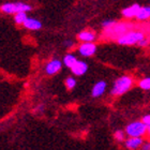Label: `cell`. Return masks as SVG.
Returning <instances> with one entry per match:
<instances>
[{
  "label": "cell",
  "mask_w": 150,
  "mask_h": 150,
  "mask_svg": "<svg viewBox=\"0 0 150 150\" xmlns=\"http://www.w3.org/2000/svg\"><path fill=\"white\" fill-rule=\"evenodd\" d=\"M142 149H144V150H150V142L148 143V144H143V146H142Z\"/></svg>",
  "instance_id": "d4e9b609"
},
{
  "label": "cell",
  "mask_w": 150,
  "mask_h": 150,
  "mask_svg": "<svg viewBox=\"0 0 150 150\" xmlns=\"http://www.w3.org/2000/svg\"><path fill=\"white\" fill-rule=\"evenodd\" d=\"M137 45H138V46H141V47L148 46V45H149V40H148V39H146V38H143V39H142V40L137 43Z\"/></svg>",
  "instance_id": "7402d4cb"
},
{
  "label": "cell",
  "mask_w": 150,
  "mask_h": 150,
  "mask_svg": "<svg viewBox=\"0 0 150 150\" xmlns=\"http://www.w3.org/2000/svg\"><path fill=\"white\" fill-rule=\"evenodd\" d=\"M141 9V6L137 4V3H134L132 6L125 8V9L122 10V16L125 17V18H132V17H136L138 11Z\"/></svg>",
  "instance_id": "ba28073f"
},
{
  "label": "cell",
  "mask_w": 150,
  "mask_h": 150,
  "mask_svg": "<svg viewBox=\"0 0 150 150\" xmlns=\"http://www.w3.org/2000/svg\"><path fill=\"white\" fill-rule=\"evenodd\" d=\"M142 121L144 122L145 125H150V115H146L143 117V119H142Z\"/></svg>",
  "instance_id": "603a6c76"
},
{
  "label": "cell",
  "mask_w": 150,
  "mask_h": 150,
  "mask_svg": "<svg viewBox=\"0 0 150 150\" xmlns=\"http://www.w3.org/2000/svg\"><path fill=\"white\" fill-rule=\"evenodd\" d=\"M145 38V33L143 31H138V30H129L122 35L120 38L117 39L120 45H134L137 44L139 41Z\"/></svg>",
  "instance_id": "7a4b0ae2"
},
{
  "label": "cell",
  "mask_w": 150,
  "mask_h": 150,
  "mask_svg": "<svg viewBox=\"0 0 150 150\" xmlns=\"http://www.w3.org/2000/svg\"><path fill=\"white\" fill-rule=\"evenodd\" d=\"M87 70H88L87 63L84 62V61H81V60H77V61L71 67V71H72L73 74L76 75V76L84 75L85 73L87 72Z\"/></svg>",
  "instance_id": "8992f818"
},
{
  "label": "cell",
  "mask_w": 150,
  "mask_h": 150,
  "mask_svg": "<svg viewBox=\"0 0 150 150\" xmlns=\"http://www.w3.org/2000/svg\"><path fill=\"white\" fill-rule=\"evenodd\" d=\"M97 52V45L92 42H84L78 48V53L84 57L93 56Z\"/></svg>",
  "instance_id": "5b68a950"
},
{
  "label": "cell",
  "mask_w": 150,
  "mask_h": 150,
  "mask_svg": "<svg viewBox=\"0 0 150 150\" xmlns=\"http://www.w3.org/2000/svg\"><path fill=\"white\" fill-rule=\"evenodd\" d=\"M61 66H62V62L58 59H53L50 60V62L47 63L46 67H45V71L48 75H53L56 74L60 69H61Z\"/></svg>",
  "instance_id": "52a82bcc"
},
{
  "label": "cell",
  "mask_w": 150,
  "mask_h": 150,
  "mask_svg": "<svg viewBox=\"0 0 150 150\" xmlns=\"http://www.w3.org/2000/svg\"><path fill=\"white\" fill-rule=\"evenodd\" d=\"M31 10V6L27 3L16 2V13L17 12H28Z\"/></svg>",
  "instance_id": "e0dca14e"
},
{
  "label": "cell",
  "mask_w": 150,
  "mask_h": 150,
  "mask_svg": "<svg viewBox=\"0 0 150 150\" xmlns=\"http://www.w3.org/2000/svg\"><path fill=\"white\" fill-rule=\"evenodd\" d=\"M78 39L83 42H93L96 39V33L91 30H85L78 35Z\"/></svg>",
  "instance_id": "4fadbf2b"
},
{
  "label": "cell",
  "mask_w": 150,
  "mask_h": 150,
  "mask_svg": "<svg viewBox=\"0 0 150 150\" xmlns=\"http://www.w3.org/2000/svg\"><path fill=\"white\" fill-rule=\"evenodd\" d=\"M116 22L115 21H112V19H105L103 23H102V27H103L104 29L105 28H110V27H112V25H115Z\"/></svg>",
  "instance_id": "44dd1931"
},
{
  "label": "cell",
  "mask_w": 150,
  "mask_h": 150,
  "mask_svg": "<svg viewBox=\"0 0 150 150\" xmlns=\"http://www.w3.org/2000/svg\"><path fill=\"white\" fill-rule=\"evenodd\" d=\"M115 139L118 142H123L125 141V132L123 131H117L115 133Z\"/></svg>",
  "instance_id": "ffe728a7"
},
{
  "label": "cell",
  "mask_w": 150,
  "mask_h": 150,
  "mask_svg": "<svg viewBox=\"0 0 150 150\" xmlns=\"http://www.w3.org/2000/svg\"><path fill=\"white\" fill-rule=\"evenodd\" d=\"M132 86H133V78L131 76H128V75H123V76H120L115 81L110 93L112 96H115V97L122 96L127 91L130 90Z\"/></svg>",
  "instance_id": "6da1fadb"
},
{
  "label": "cell",
  "mask_w": 150,
  "mask_h": 150,
  "mask_svg": "<svg viewBox=\"0 0 150 150\" xmlns=\"http://www.w3.org/2000/svg\"><path fill=\"white\" fill-rule=\"evenodd\" d=\"M147 134L148 136L150 137V125H148V129H147Z\"/></svg>",
  "instance_id": "484cf974"
},
{
  "label": "cell",
  "mask_w": 150,
  "mask_h": 150,
  "mask_svg": "<svg viewBox=\"0 0 150 150\" xmlns=\"http://www.w3.org/2000/svg\"><path fill=\"white\" fill-rule=\"evenodd\" d=\"M64 45H66L67 47H71L74 45V42H72L71 40H68V41H64Z\"/></svg>",
  "instance_id": "cb8c5ba5"
},
{
  "label": "cell",
  "mask_w": 150,
  "mask_h": 150,
  "mask_svg": "<svg viewBox=\"0 0 150 150\" xmlns=\"http://www.w3.org/2000/svg\"><path fill=\"white\" fill-rule=\"evenodd\" d=\"M138 86H139V88L143 89V90H150V77L143 78V79L138 83Z\"/></svg>",
  "instance_id": "ac0fdd59"
},
{
  "label": "cell",
  "mask_w": 150,
  "mask_h": 150,
  "mask_svg": "<svg viewBox=\"0 0 150 150\" xmlns=\"http://www.w3.org/2000/svg\"><path fill=\"white\" fill-rule=\"evenodd\" d=\"M106 87H107L106 81H98L97 84L93 86V88H92L91 96H92L93 98L100 97V96H102V94L105 92V90H106Z\"/></svg>",
  "instance_id": "30bf717a"
},
{
  "label": "cell",
  "mask_w": 150,
  "mask_h": 150,
  "mask_svg": "<svg viewBox=\"0 0 150 150\" xmlns=\"http://www.w3.org/2000/svg\"><path fill=\"white\" fill-rule=\"evenodd\" d=\"M76 61H77V59H76V57L74 55H67L63 58V64L66 67H68V68H71Z\"/></svg>",
  "instance_id": "2e32d148"
},
{
  "label": "cell",
  "mask_w": 150,
  "mask_h": 150,
  "mask_svg": "<svg viewBox=\"0 0 150 150\" xmlns=\"http://www.w3.org/2000/svg\"><path fill=\"white\" fill-rule=\"evenodd\" d=\"M66 86L68 89H73L76 86V79L73 77H68L66 79Z\"/></svg>",
  "instance_id": "d6986e66"
},
{
  "label": "cell",
  "mask_w": 150,
  "mask_h": 150,
  "mask_svg": "<svg viewBox=\"0 0 150 150\" xmlns=\"http://www.w3.org/2000/svg\"><path fill=\"white\" fill-rule=\"evenodd\" d=\"M1 10H2L4 13H8V14L16 13V3H12V2L4 3V4L1 6Z\"/></svg>",
  "instance_id": "5bb4252c"
},
{
  "label": "cell",
  "mask_w": 150,
  "mask_h": 150,
  "mask_svg": "<svg viewBox=\"0 0 150 150\" xmlns=\"http://www.w3.org/2000/svg\"><path fill=\"white\" fill-rule=\"evenodd\" d=\"M147 129L148 125L143 121H134L127 125L125 134L129 137H143L145 134H147Z\"/></svg>",
  "instance_id": "3957f363"
},
{
  "label": "cell",
  "mask_w": 150,
  "mask_h": 150,
  "mask_svg": "<svg viewBox=\"0 0 150 150\" xmlns=\"http://www.w3.org/2000/svg\"><path fill=\"white\" fill-rule=\"evenodd\" d=\"M131 25L128 23H116L115 25H112L110 28H105L104 35L110 39H118L122 35H125V32L129 31Z\"/></svg>",
  "instance_id": "277c9868"
},
{
  "label": "cell",
  "mask_w": 150,
  "mask_h": 150,
  "mask_svg": "<svg viewBox=\"0 0 150 150\" xmlns=\"http://www.w3.org/2000/svg\"><path fill=\"white\" fill-rule=\"evenodd\" d=\"M23 25L25 28L30 29V30H39L40 28H42V23L35 18H31V17H27Z\"/></svg>",
  "instance_id": "8fae6325"
},
{
  "label": "cell",
  "mask_w": 150,
  "mask_h": 150,
  "mask_svg": "<svg viewBox=\"0 0 150 150\" xmlns=\"http://www.w3.org/2000/svg\"><path fill=\"white\" fill-rule=\"evenodd\" d=\"M136 19H138V21L150 19V6H141V9H139L137 15H136Z\"/></svg>",
  "instance_id": "7c38bea8"
},
{
  "label": "cell",
  "mask_w": 150,
  "mask_h": 150,
  "mask_svg": "<svg viewBox=\"0 0 150 150\" xmlns=\"http://www.w3.org/2000/svg\"><path fill=\"white\" fill-rule=\"evenodd\" d=\"M27 14H26V12H17L15 13V17H14V21H15V23L17 24V25H23L24 23H25V21L27 19Z\"/></svg>",
  "instance_id": "9a60e30c"
},
{
  "label": "cell",
  "mask_w": 150,
  "mask_h": 150,
  "mask_svg": "<svg viewBox=\"0 0 150 150\" xmlns=\"http://www.w3.org/2000/svg\"><path fill=\"white\" fill-rule=\"evenodd\" d=\"M144 144V139L143 137H129L125 142V146L128 149H137L142 147Z\"/></svg>",
  "instance_id": "9c48e42d"
}]
</instances>
